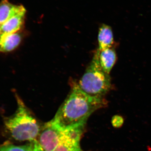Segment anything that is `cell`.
I'll use <instances>...</instances> for the list:
<instances>
[{"instance_id":"6da1fadb","label":"cell","mask_w":151,"mask_h":151,"mask_svg":"<svg viewBox=\"0 0 151 151\" xmlns=\"http://www.w3.org/2000/svg\"><path fill=\"white\" fill-rule=\"evenodd\" d=\"M107 105L104 97L89 96L74 82L70 93L52 119L63 128L85 126L92 113Z\"/></svg>"},{"instance_id":"7a4b0ae2","label":"cell","mask_w":151,"mask_h":151,"mask_svg":"<svg viewBox=\"0 0 151 151\" xmlns=\"http://www.w3.org/2000/svg\"><path fill=\"white\" fill-rule=\"evenodd\" d=\"M17 108L15 113L4 120L6 131L15 140L32 142L37 140L42 126L22 100L16 96Z\"/></svg>"},{"instance_id":"3957f363","label":"cell","mask_w":151,"mask_h":151,"mask_svg":"<svg viewBox=\"0 0 151 151\" xmlns=\"http://www.w3.org/2000/svg\"><path fill=\"white\" fill-rule=\"evenodd\" d=\"M78 84L83 92L93 97L104 98L111 90V76L100 66L97 50Z\"/></svg>"},{"instance_id":"277c9868","label":"cell","mask_w":151,"mask_h":151,"mask_svg":"<svg viewBox=\"0 0 151 151\" xmlns=\"http://www.w3.org/2000/svg\"><path fill=\"white\" fill-rule=\"evenodd\" d=\"M85 126L63 128L52 151H83L80 141Z\"/></svg>"},{"instance_id":"5b68a950","label":"cell","mask_w":151,"mask_h":151,"mask_svg":"<svg viewBox=\"0 0 151 151\" xmlns=\"http://www.w3.org/2000/svg\"><path fill=\"white\" fill-rule=\"evenodd\" d=\"M98 52V58L99 63L103 70L110 74L111 70L117 60L116 52L114 47L105 49Z\"/></svg>"},{"instance_id":"8992f818","label":"cell","mask_w":151,"mask_h":151,"mask_svg":"<svg viewBox=\"0 0 151 151\" xmlns=\"http://www.w3.org/2000/svg\"><path fill=\"white\" fill-rule=\"evenodd\" d=\"M98 42L99 50L114 47V36L111 26L105 24L101 25L98 31Z\"/></svg>"},{"instance_id":"52a82bcc","label":"cell","mask_w":151,"mask_h":151,"mask_svg":"<svg viewBox=\"0 0 151 151\" xmlns=\"http://www.w3.org/2000/svg\"><path fill=\"white\" fill-rule=\"evenodd\" d=\"M26 10L12 17L1 25V33L12 34L16 33L23 24Z\"/></svg>"},{"instance_id":"ba28073f","label":"cell","mask_w":151,"mask_h":151,"mask_svg":"<svg viewBox=\"0 0 151 151\" xmlns=\"http://www.w3.org/2000/svg\"><path fill=\"white\" fill-rule=\"evenodd\" d=\"M21 40V35L17 32L0 34V51H12L19 46Z\"/></svg>"},{"instance_id":"9c48e42d","label":"cell","mask_w":151,"mask_h":151,"mask_svg":"<svg viewBox=\"0 0 151 151\" xmlns=\"http://www.w3.org/2000/svg\"><path fill=\"white\" fill-rule=\"evenodd\" d=\"M24 10L22 6L15 5L9 2L8 0H3L0 3V24Z\"/></svg>"},{"instance_id":"30bf717a","label":"cell","mask_w":151,"mask_h":151,"mask_svg":"<svg viewBox=\"0 0 151 151\" xmlns=\"http://www.w3.org/2000/svg\"><path fill=\"white\" fill-rule=\"evenodd\" d=\"M32 142L24 145L17 146L10 143L0 144V151H32Z\"/></svg>"},{"instance_id":"8fae6325","label":"cell","mask_w":151,"mask_h":151,"mask_svg":"<svg viewBox=\"0 0 151 151\" xmlns=\"http://www.w3.org/2000/svg\"><path fill=\"white\" fill-rule=\"evenodd\" d=\"M125 119L122 116L116 115L112 117L111 120V124L112 127L116 129L122 128L124 126Z\"/></svg>"},{"instance_id":"7c38bea8","label":"cell","mask_w":151,"mask_h":151,"mask_svg":"<svg viewBox=\"0 0 151 151\" xmlns=\"http://www.w3.org/2000/svg\"><path fill=\"white\" fill-rule=\"evenodd\" d=\"M32 151H45L42 148L37 140L32 142Z\"/></svg>"},{"instance_id":"4fadbf2b","label":"cell","mask_w":151,"mask_h":151,"mask_svg":"<svg viewBox=\"0 0 151 151\" xmlns=\"http://www.w3.org/2000/svg\"><path fill=\"white\" fill-rule=\"evenodd\" d=\"M1 24H0V33H1Z\"/></svg>"}]
</instances>
